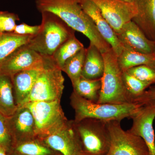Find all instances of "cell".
I'll list each match as a JSON object with an SVG mask.
<instances>
[{"label": "cell", "mask_w": 155, "mask_h": 155, "mask_svg": "<svg viewBox=\"0 0 155 155\" xmlns=\"http://www.w3.org/2000/svg\"><path fill=\"white\" fill-rule=\"evenodd\" d=\"M81 0H35L38 11L49 12L58 16L72 29L81 32L89 40L102 54L111 48L97 30L94 22L85 13Z\"/></svg>", "instance_id": "obj_1"}, {"label": "cell", "mask_w": 155, "mask_h": 155, "mask_svg": "<svg viewBox=\"0 0 155 155\" xmlns=\"http://www.w3.org/2000/svg\"><path fill=\"white\" fill-rule=\"evenodd\" d=\"M41 13L40 30L25 45L42 55L51 57L61 45L75 35V31L55 14L49 12Z\"/></svg>", "instance_id": "obj_2"}, {"label": "cell", "mask_w": 155, "mask_h": 155, "mask_svg": "<svg viewBox=\"0 0 155 155\" xmlns=\"http://www.w3.org/2000/svg\"><path fill=\"white\" fill-rule=\"evenodd\" d=\"M71 104L75 112L74 122L86 119H94L105 121H121L131 118L142 107L135 103L125 104H100L93 102L79 96L73 92Z\"/></svg>", "instance_id": "obj_3"}, {"label": "cell", "mask_w": 155, "mask_h": 155, "mask_svg": "<svg viewBox=\"0 0 155 155\" xmlns=\"http://www.w3.org/2000/svg\"><path fill=\"white\" fill-rule=\"evenodd\" d=\"M104 70L101 80V87L98 103L125 104L132 103L128 97L124 83L122 71L116 55L112 48L102 54Z\"/></svg>", "instance_id": "obj_4"}, {"label": "cell", "mask_w": 155, "mask_h": 155, "mask_svg": "<svg viewBox=\"0 0 155 155\" xmlns=\"http://www.w3.org/2000/svg\"><path fill=\"white\" fill-rule=\"evenodd\" d=\"M73 125L86 155H108L111 136L108 122L86 119Z\"/></svg>", "instance_id": "obj_5"}, {"label": "cell", "mask_w": 155, "mask_h": 155, "mask_svg": "<svg viewBox=\"0 0 155 155\" xmlns=\"http://www.w3.org/2000/svg\"><path fill=\"white\" fill-rule=\"evenodd\" d=\"M62 72L50 57L45 69L21 106L34 102L61 101L64 88V78Z\"/></svg>", "instance_id": "obj_6"}, {"label": "cell", "mask_w": 155, "mask_h": 155, "mask_svg": "<svg viewBox=\"0 0 155 155\" xmlns=\"http://www.w3.org/2000/svg\"><path fill=\"white\" fill-rule=\"evenodd\" d=\"M22 106L28 108L33 115L35 136L38 139L57 132L68 122L60 101L34 102Z\"/></svg>", "instance_id": "obj_7"}, {"label": "cell", "mask_w": 155, "mask_h": 155, "mask_svg": "<svg viewBox=\"0 0 155 155\" xmlns=\"http://www.w3.org/2000/svg\"><path fill=\"white\" fill-rule=\"evenodd\" d=\"M120 121L108 122L111 136L108 155H150L148 148L141 137L123 130Z\"/></svg>", "instance_id": "obj_8"}, {"label": "cell", "mask_w": 155, "mask_h": 155, "mask_svg": "<svg viewBox=\"0 0 155 155\" xmlns=\"http://www.w3.org/2000/svg\"><path fill=\"white\" fill-rule=\"evenodd\" d=\"M50 57L42 55L24 45L4 61L0 66V72L11 78L21 71L43 69Z\"/></svg>", "instance_id": "obj_9"}, {"label": "cell", "mask_w": 155, "mask_h": 155, "mask_svg": "<svg viewBox=\"0 0 155 155\" xmlns=\"http://www.w3.org/2000/svg\"><path fill=\"white\" fill-rule=\"evenodd\" d=\"M98 7L116 34L137 13L134 2L122 0H91Z\"/></svg>", "instance_id": "obj_10"}, {"label": "cell", "mask_w": 155, "mask_h": 155, "mask_svg": "<svg viewBox=\"0 0 155 155\" xmlns=\"http://www.w3.org/2000/svg\"><path fill=\"white\" fill-rule=\"evenodd\" d=\"M51 148L62 155H86L75 131L73 122L41 140Z\"/></svg>", "instance_id": "obj_11"}, {"label": "cell", "mask_w": 155, "mask_h": 155, "mask_svg": "<svg viewBox=\"0 0 155 155\" xmlns=\"http://www.w3.org/2000/svg\"><path fill=\"white\" fill-rule=\"evenodd\" d=\"M131 118L133 124L128 131L141 137L148 148L150 155H155V137L153 127L155 108L142 107Z\"/></svg>", "instance_id": "obj_12"}, {"label": "cell", "mask_w": 155, "mask_h": 155, "mask_svg": "<svg viewBox=\"0 0 155 155\" xmlns=\"http://www.w3.org/2000/svg\"><path fill=\"white\" fill-rule=\"evenodd\" d=\"M82 8L94 22L99 33L110 45L117 57L124 49L116 32L104 17L99 9L91 0H81Z\"/></svg>", "instance_id": "obj_13"}, {"label": "cell", "mask_w": 155, "mask_h": 155, "mask_svg": "<svg viewBox=\"0 0 155 155\" xmlns=\"http://www.w3.org/2000/svg\"><path fill=\"white\" fill-rule=\"evenodd\" d=\"M116 35L124 48L143 54H155V42L148 38L132 20L125 24Z\"/></svg>", "instance_id": "obj_14"}, {"label": "cell", "mask_w": 155, "mask_h": 155, "mask_svg": "<svg viewBox=\"0 0 155 155\" xmlns=\"http://www.w3.org/2000/svg\"><path fill=\"white\" fill-rule=\"evenodd\" d=\"M8 120L13 143L36 138L33 115L25 106L18 107L12 116L8 117Z\"/></svg>", "instance_id": "obj_15"}, {"label": "cell", "mask_w": 155, "mask_h": 155, "mask_svg": "<svg viewBox=\"0 0 155 155\" xmlns=\"http://www.w3.org/2000/svg\"><path fill=\"white\" fill-rule=\"evenodd\" d=\"M137 9L132 21L150 40L155 42V0H134Z\"/></svg>", "instance_id": "obj_16"}, {"label": "cell", "mask_w": 155, "mask_h": 155, "mask_svg": "<svg viewBox=\"0 0 155 155\" xmlns=\"http://www.w3.org/2000/svg\"><path fill=\"white\" fill-rule=\"evenodd\" d=\"M45 67L43 69L21 71L11 77L15 102L18 107L22 105L27 98L38 78Z\"/></svg>", "instance_id": "obj_17"}, {"label": "cell", "mask_w": 155, "mask_h": 155, "mask_svg": "<svg viewBox=\"0 0 155 155\" xmlns=\"http://www.w3.org/2000/svg\"><path fill=\"white\" fill-rule=\"evenodd\" d=\"M104 70V61L102 54L95 46L90 43L86 48L81 75L87 79H99L102 77Z\"/></svg>", "instance_id": "obj_18"}, {"label": "cell", "mask_w": 155, "mask_h": 155, "mask_svg": "<svg viewBox=\"0 0 155 155\" xmlns=\"http://www.w3.org/2000/svg\"><path fill=\"white\" fill-rule=\"evenodd\" d=\"M7 154V155H62L37 138L14 142Z\"/></svg>", "instance_id": "obj_19"}, {"label": "cell", "mask_w": 155, "mask_h": 155, "mask_svg": "<svg viewBox=\"0 0 155 155\" xmlns=\"http://www.w3.org/2000/svg\"><path fill=\"white\" fill-rule=\"evenodd\" d=\"M17 109L11 78L0 72V113L8 118Z\"/></svg>", "instance_id": "obj_20"}, {"label": "cell", "mask_w": 155, "mask_h": 155, "mask_svg": "<svg viewBox=\"0 0 155 155\" xmlns=\"http://www.w3.org/2000/svg\"><path fill=\"white\" fill-rule=\"evenodd\" d=\"M117 60L122 72L133 67L146 65L155 69V54H143L133 50L124 48Z\"/></svg>", "instance_id": "obj_21"}, {"label": "cell", "mask_w": 155, "mask_h": 155, "mask_svg": "<svg viewBox=\"0 0 155 155\" xmlns=\"http://www.w3.org/2000/svg\"><path fill=\"white\" fill-rule=\"evenodd\" d=\"M72 83L75 94L93 102H97L101 87V78L89 79L81 75Z\"/></svg>", "instance_id": "obj_22"}, {"label": "cell", "mask_w": 155, "mask_h": 155, "mask_svg": "<svg viewBox=\"0 0 155 155\" xmlns=\"http://www.w3.org/2000/svg\"><path fill=\"white\" fill-rule=\"evenodd\" d=\"M31 35H20L13 32H0V66L17 49L29 41Z\"/></svg>", "instance_id": "obj_23"}, {"label": "cell", "mask_w": 155, "mask_h": 155, "mask_svg": "<svg viewBox=\"0 0 155 155\" xmlns=\"http://www.w3.org/2000/svg\"><path fill=\"white\" fill-rule=\"evenodd\" d=\"M83 48V44L75 35L61 45L51 57L56 66L62 70L66 61Z\"/></svg>", "instance_id": "obj_24"}, {"label": "cell", "mask_w": 155, "mask_h": 155, "mask_svg": "<svg viewBox=\"0 0 155 155\" xmlns=\"http://www.w3.org/2000/svg\"><path fill=\"white\" fill-rule=\"evenodd\" d=\"M85 54L86 48H84L75 55L68 59L64 64L62 71L67 74L71 82L81 76Z\"/></svg>", "instance_id": "obj_25"}, {"label": "cell", "mask_w": 155, "mask_h": 155, "mask_svg": "<svg viewBox=\"0 0 155 155\" xmlns=\"http://www.w3.org/2000/svg\"><path fill=\"white\" fill-rule=\"evenodd\" d=\"M122 78L125 90L132 103L135 99L141 95L147 89L151 86L149 84L139 80L126 71L123 72Z\"/></svg>", "instance_id": "obj_26"}, {"label": "cell", "mask_w": 155, "mask_h": 155, "mask_svg": "<svg viewBox=\"0 0 155 155\" xmlns=\"http://www.w3.org/2000/svg\"><path fill=\"white\" fill-rule=\"evenodd\" d=\"M139 80L150 85L155 84V69L148 65H143L130 68L126 71Z\"/></svg>", "instance_id": "obj_27"}, {"label": "cell", "mask_w": 155, "mask_h": 155, "mask_svg": "<svg viewBox=\"0 0 155 155\" xmlns=\"http://www.w3.org/2000/svg\"><path fill=\"white\" fill-rule=\"evenodd\" d=\"M8 118L0 113V147L8 151L13 143Z\"/></svg>", "instance_id": "obj_28"}, {"label": "cell", "mask_w": 155, "mask_h": 155, "mask_svg": "<svg viewBox=\"0 0 155 155\" xmlns=\"http://www.w3.org/2000/svg\"><path fill=\"white\" fill-rule=\"evenodd\" d=\"M19 19L17 14L8 11H0V32H13L16 22Z\"/></svg>", "instance_id": "obj_29"}, {"label": "cell", "mask_w": 155, "mask_h": 155, "mask_svg": "<svg viewBox=\"0 0 155 155\" xmlns=\"http://www.w3.org/2000/svg\"><path fill=\"white\" fill-rule=\"evenodd\" d=\"M134 103L142 107L155 108V86L146 90L141 95L134 101Z\"/></svg>", "instance_id": "obj_30"}, {"label": "cell", "mask_w": 155, "mask_h": 155, "mask_svg": "<svg viewBox=\"0 0 155 155\" xmlns=\"http://www.w3.org/2000/svg\"><path fill=\"white\" fill-rule=\"evenodd\" d=\"M40 25H29L25 23L16 25L13 33L20 35L34 36L38 33Z\"/></svg>", "instance_id": "obj_31"}, {"label": "cell", "mask_w": 155, "mask_h": 155, "mask_svg": "<svg viewBox=\"0 0 155 155\" xmlns=\"http://www.w3.org/2000/svg\"><path fill=\"white\" fill-rule=\"evenodd\" d=\"M0 155H7L5 150L2 147H0Z\"/></svg>", "instance_id": "obj_32"}, {"label": "cell", "mask_w": 155, "mask_h": 155, "mask_svg": "<svg viewBox=\"0 0 155 155\" xmlns=\"http://www.w3.org/2000/svg\"><path fill=\"white\" fill-rule=\"evenodd\" d=\"M124 2H127L132 3L133 2L134 0H122Z\"/></svg>", "instance_id": "obj_33"}]
</instances>
